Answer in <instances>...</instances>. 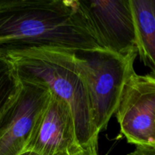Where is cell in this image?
Instances as JSON below:
<instances>
[{
	"label": "cell",
	"mask_w": 155,
	"mask_h": 155,
	"mask_svg": "<svg viewBox=\"0 0 155 155\" xmlns=\"http://www.w3.org/2000/svg\"><path fill=\"white\" fill-rule=\"evenodd\" d=\"M30 48H102L79 0H0V53Z\"/></svg>",
	"instance_id": "1"
},
{
	"label": "cell",
	"mask_w": 155,
	"mask_h": 155,
	"mask_svg": "<svg viewBox=\"0 0 155 155\" xmlns=\"http://www.w3.org/2000/svg\"><path fill=\"white\" fill-rule=\"evenodd\" d=\"M76 51L58 48H30L1 53L15 65L21 81L43 85L69 106L77 142L85 151L98 153L90 100Z\"/></svg>",
	"instance_id": "2"
},
{
	"label": "cell",
	"mask_w": 155,
	"mask_h": 155,
	"mask_svg": "<svg viewBox=\"0 0 155 155\" xmlns=\"http://www.w3.org/2000/svg\"><path fill=\"white\" fill-rule=\"evenodd\" d=\"M75 53L87 86L94 127L100 133L116 112L124 85L134 71L133 64L138 54L123 56L105 48Z\"/></svg>",
	"instance_id": "3"
},
{
	"label": "cell",
	"mask_w": 155,
	"mask_h": 155,
	"mask_svg": "<svg viewBox=\"0 0 155 155\" xmlns=\"http://www.w3.org/2000/svg\"><path fill=\"white\" fill-rule=\"evenodd\" d=\"M154 74L139 75L133 71L115 112L121 133L136 146L155 147Z\"/></svg>",
	"instance_id": "4"
},
{
	"label": "cell",
	"mask_w": 155,
	"mask_h": 155,
	"mask_svg": "<svg viewBox=\"0 0 155 155\" xmlns=\"http://www.w3.org/2000/svg\"><path fill=\"white\" fill-rule=\"evenodd\" d=\"M79 3L101 48L123 56L137 53L129 0H79Z\"/></svg>",
	"instance_id": "5"
},
{
	"label": "cell",
	"mask_w": 155,
	"mask_h": 155,
	"mask_svg": "<svg viewBox=\"0 0 155 155\" xmlns=\"http://www.w3.org/2000/svg\"><path fill=\"white\" fill-rule=\"evenodd\" d=\"M50 95L43 85L21 81L18 97L0 120V155H20L25 151Z\"/></svg>",
	"instance_id": "6"
},
{
	"label": "cell",
	"mask_w": 155,
	"mask_h": 155,
	"mask_svg": "<svg viewBox=\"0 0 155 155\" xmlns=\"http://www.w3.org/2000/svg\"><path fill=\"white\" fill-rule=\"evenodd\" d=\"M83 150L77 142L69 106L51 93L24 151L39 155H73Z\"/></svg>",
	"instance_id": "7"
},
{
	"label": "cell",
	"mask_w": 155,
	"mask_h": 155,
	"mask_svg": "<svg viewBox=\"0 0 155 155\" xmlns=\"http://www.w3.org/2000/svg\"><path fill=\"white\" fill-rule=\"evenodd\" d=\"M134 24L137 54L155 73V0H129Z\"/></svg>",
	"instance_id": "8"
},
{
	"label": "cell",
	"mask_w": 155,
	"mask_h": 155,
	"mask_svg": "<svg viewBox=\"0 0 155 155\" xmlns=\"http://www.w3.org/2000/svg\"><path fill=\"white\" fill-rule=\"evenodd\" d=\"M21 81L12 61L0 53V120L19 94Z\"/></svg>",
	"instance_id": "9"
},
{
	"label": "cell",
	"mask_w": 155,
	"mask_h": 155,
	"mask_svg": "<svg viewBox=\"0 0 155 155\" xmlns=\"http://www.w3.org/2000/svg\"><path fill=\"white\" fill-rule=\"evenodd\" d=\"M128 155H155V147L136 146L135 151Z\"/></svg>",
	"instance_id": "10"
},
{
	"label": "cell",
	"mask_w": 155,
	"mask_h": 155,
	"mask_svg": "<svg viewBox=\"0 0 155 155\" xmlns=\"http://www.w3.org/2000/svg\"><path fill=\"white\" fill-rule=\"evenodd\" d=\"M73 155H98V153H92V152H90V151H87L83 150V151H80V152L77 153V154H73Z\"/></svg>",
	"instance_id": "11"
},
{
	"label": "cell",
	"mask_w": 155,
	"mask_h": 155,
	"mask_svg": "<svg viewBox=\"0 0 155 155\" xmlns=\"http://www.w3.org/2000/svg\"><path fill=\"white\" fill-rule=\"evenodd\" d=\"M20 155H39V154H36V153H35V152H33V151H24L23 153H21Z\"/></svg>",
	"instance_id": "12"
}]
</instances>
